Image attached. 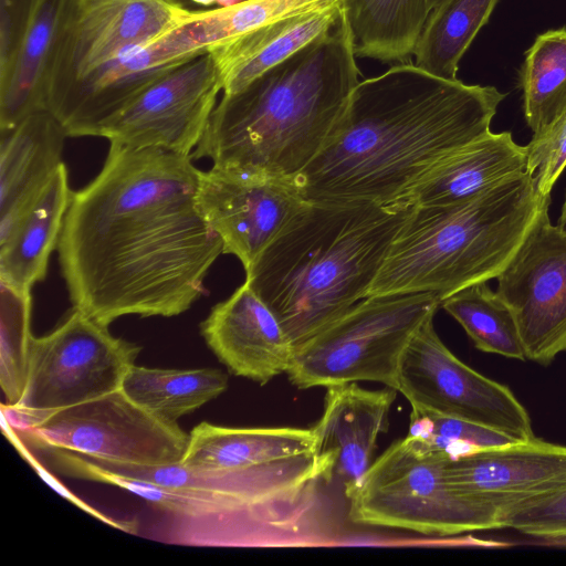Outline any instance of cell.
Returning a JSON list of instances; mask_svg holds the SVG:
<instances>
[{
  "mask_svg": "<svg viewBox=\"0 0 566 566\" xmlns=\"http://www.w3.org/2000/svg\"><path fill=\"white\" fill-rule=\"evenodd\" d=\"M200 334L231 374L260 385L287 373L294 355L280 322L245 282L210 310Z\"/></svg>",
  "mask_w": 566,
  "mask_h": 566,
  "instance_id": "obj_16",
  "label": "cell"
},
{
  "mask_svg": "<svg viewBox=\"0 0 566 566\" xmlns=\"http://www.w3.org/2000/svg\"><path fill=\"white\" fill-rule=\"evenodd\" d=\"M200 172L191 155L109 143L74 191L56 248L74 308L109 326L178 316L206 293L223 245L197 205Z\"/></svg>",
  "mask_w": 566,
  "mask_h": 566,
  "instance_id": "obj_1",
  "label": "cell"
},
{
  "mask_svg": "<svg viewBox=\"0 0 566 566\" xmlns=\"http://www.w3.org/2000/svg\"><path fill=\"white\" fill-rule=\"evenodd\" d=\"M496 279L526 359L551 364L566 350V232L551 223L548 209Z\"/></svg>",
  "mask_w": 566,
  "mask_h": 566,
  "instance_id": "obj_13",
  "label": "cell"
},
{
  "mask_svg": "<svg viewBox=\"0 0 566 566\" xmlns=\"http://www.w3.org/2000/svg\"><path fill=\"white\" fill-rule=\"evenodd\" d=\"M360 75L342 10L327 33L222 94L191 156L224 171L296 180L332 137Z\"/></svg>",
  "mask_w": 566,
  "mask_h": 566,
  "instance_id": "obj_3",
  "label": "cell"
},
{
  "mask_svg": "<svg viewBox=\"0 0 566 566\" xmlns=\"http://www.w3.org/2000/svg\"><path fill=\"white\" fill-rule=\"evenodd\" d=\"M336 0H247L201 15H186L169 32L181 56L188 57L255 30L279 18Z\"/></svg>",
  "mask_w": 566,
  "mask_h": 566,
  "instance_id": "obj_28",
  "label": "cell"
},
{
  "mask_svg": "<svg viewBox=\"0 0 566 566\" xmlns=\"http://www.w3.org/2000/svg\"><path fill=\"white\" fill-rule=\"evenodd\" d=\"M169 0H67L48 87V105L103 63L185 22Z\"/></svg>",
  "mask_w": 566,
  "mask_h": 566,
  "instance_id": "obj_12",
  "label": "cell"
},
{
  "mask_svg": "<svg viewBox=\"0 0 566 566\" xmlns=\"http://www.w3.org/2000/svg\"><path fill=\"white\" fill-rule=\"evenodd\" d=\"M0 385L2 406L21 400L28 379L31 339V292H19L0 282Z\"/></svg>",
  "mask_w": 566,
  "mask_h": 566,
  "instance_id": "obj_31",
  "label": "cell"
},
{
  "mask_svg": "<svg viewBox=\"0 0 566 566\" xmlns=\"http://www.w3.org/2000/svg\"><path fill=\"white\" fill-rule=\"evenodd\" d=\"M41 0H0V77L10 70Z\"/></svg>",
  "mask_w": 566,
  "mask_h": 566,
  "instance_id": "obj_35",
  "label": "cell"
},
{
  "mask_svg": "<svg viewBox=\"0 0 566 566\" xmlns=\"http://www.w3.org/2000/svg\"><path fill=\"white\" fill-rule=\"evenodd\" d=\"M313 436L312 428H229L203 421L190 431L180 463L205 469L252 465L279 457Z\"/></svg>",
  "mask_w": 566,
  "mask_h": 566,
  "instance_id": "obj_25",
  "label": "cell"
},
{
  "mask_svg": "<svg viewBox=\"0 0 566 566\" xmlns=\"http://www.w3.org/2000/svg\"><path fill=\"white\" fill-rule=\"evenodd\" d=\"M67 0H41L8 73L0 77V132L48 108L51 66Z\"/></svg>",
  "mask_w": 566,
  "mask_h": 566,
  "instance_id": "obj_23",
  "label": "cell"
},
{
  "mask_svg": "<svg viewBox=\"0 0 566 566\" xmlns=\"http://www.w3.org/2000/svg\"><path fill=\"white\" fill-rule=\"evenodd\" d=\"M142 347L114 336L80 310L30 345L28 379L18 405H1L13 430H27L46 415L122 388Z\"/></svg>",
  "mask_w": 566,
  "mask_h": 566,
  "instance_id": "obj_8",
  "label": "cell"
},
{
  "mask_svg": "<svg viewBox=\"0 0 566 566\" xmlns=\"http://www.w3.org/2000/svg\"><path fill=\"white\" fill-rule=\"evenodd\" d=\"M549 205L525 171L462 203L413 206L368 296L433 293L442 302L496 279Z\"/></svg>",
  "mask_w": 566,
  "mask_h": 566,
  "instance_id": "obj_5",
  "label": "cell"
},
{
  "mask_svg": "<svg viewBox=\"0 0 566 566\" xmlns=\"http://www.w3.org/2000/svg\"><path fill=\"white\" fill-rule=\"evenodd\" d=\"M557 227L566 232V196H565V201L562 207V212H560V217L557 222Z\"/></svg>",
  "mask_w": 566,
  "mask_h": 566,
  "instance_id": "obj_38",
  "label": "cell"
},
{
  "mask_svg": "<svg viewBox=\"0 0 566 566\" xmlns=\"http://www.w3.org/2000/svg\"><path fill=\"white\" fill-rule=\"evenodd\" d=\"M439 306L433 293L367 296L296 348L286 374L301 389L375 381L397 390L402 354Z\"/></svg>",
  "mask_w": 566,
  "mask_h": 566,
  "instance_id": "obj_7",
  "label": "cell"
},
{
  "mask_svg": "<svg viewBox=\"0 0 566 566\" xmlns=\"http://www.w3.org/2000/svg\"><path fill=\"white\" fill-rule=\"evenodd\" d=\"M342 15V0L292 13L213 46L222 94L239 92L255 77L327 33Z\"/></svg>",
  "mask_w": 566,
  "mask_h": 566,
  "instance_id": "obj_21",
  "label": "cell"
},
{
  "mask_svg": "<svg viewBox=\"0 0 566 566\" xmlns=\"http://www.w3.org/2000/svg\"><path fill=\"white\" fill-rule=\"evenodd\" d=\"M505 94L413 63L359 81L335 132L297 176L311 203H390L439 161L484 136Z\"/></svg>",
  "mask_w": 566,
  "mask_h": 566,
  "instance_id": "obj_2",
  "label": "cell"
},
{
  "mask_svg": "<svg viewBox=\"0 0 566 566\" xmlns=\"http://www.w3.org/2000/svg\"><path fill=\"white\" fill-rule=\"evenodd\" d=\"M185 15H201L229 8L247 0H169Z\"/></svg>",
  "mask_w": 566,
  "mask_h": 566,
  "instance_id": "obj_36",
  "label": "cell"
},
{
  "mask_svg": "<svg viewBox=\"0 0 566 566\" xmlns=\"http://www.w3.org/2000/svg\"><path fill=\"white\" fill-rule=\"evenodd\" d=\"M413 209L390 203H311L245 270L294 350L368 296Z\"/></svg>",
  "mask_w": 566,
  "mask_h": 566,
  "instance_id": "obj_4",
  "label": "cell"
},
{
  "mask_svg": "<svg viewBox=\"0 0 566 566\" xmlns=\"http://www.w3.org/2000/svg\"><path fill=\"white\" fill-rule=\"evenodd\" d=\"M228 388V376L216 368L161 369L133 365L122 390L136 403L171 422H178L216 399Z\"/></svg>",
  "mask_w": 566,
  "mask_h": 566,
  "instance_id": "obj_26",
  "label": "cell"
},
{
  "mask_svg": "<svg viewBox=\"0 0 566 566\" xmlns=\"http://www.w3.org/2000/svg\"><path fill=\"white\" fill-rule=\"evenodd\" d=\"M222 92L209 51L166 70L102 130L101 137L133 148L191 155Z\"/></svg>",
  "mask_w": 566,
  "mask_h": 566,
  "instance_id": "obj_11",
  "label": "cell"
},
{
  "mask_svg": "<svg viewBox=\"0 0 566 566\" xmlns=\"http://www.w3.org/2000/svg\"><path fill=\"white\" fill-rule=\"evenodd\" d=\"M526 172L541 196H551L566 167V115L525 146Z\"/></svg>",
  "mask_w": 566,
  "mask_h": 566,
  "instance_id": "obj_34",
  "label": "cell"
},
{
  "mask_svg": "<svg viewBox=\"0 0 566 566\" xmlns=\"http://www.w3.org/2000/svg\"><path fill=\"white\" fill-rule=\"evenodd\" d=\"M499 0H444L433 9L413 50V64L457 80L459 62Z\"/></svg>",
  "mask_w": 566,
  "mask_h": 566,
  "instance_id": "obj_27",
  "label": "cell"
},
{
  "mask_svg": "<svg viewBox=\"0 0 566 566\" xmlns=\"http://www.w3.org/2000/svg\"><path fill=\"white\" fill-rule=\"evenodd\" d=\"M356 56L403 62L431 12L429 0H342Z\"/></svg>",
  "mask_w": 566,
  "mask_h": 566,
  "instance_id": "obj_24",
  "label": "cell"
},
{
  "mask_svg": "<svg viewBox=\"0 0 566 566\" xmlns=\"http://www.w3.org/2000/svg\"><path fill=\"white\" fill-rule=\"evenodd\" d=\"M524 116L533 136L566 115V28L536 36L520 71Z\"/></svg>",
  "mask_w": 566,
  "mask_h": 566,
  "instance_id": "obj_29",
  "label": "cell"
},
{
  "mask_svg": "<svg viewBox=\"0 0 566 566\" xmlns=\"http://www.w3.org/2000/svg\"><path fill=\"white\" fill-rule=\"evenodd\" d=\"M452 455L505 446L516 440L491 428L411 408L409 433Z\"/></svg>",
  "mask_w": 566,
  "mask_h": 566,
  "instance_id": "obj_32",
  "label": "cell"
},
{
  "mask_svg": "<svg viewBox=\"0 0 566 566\" xmlns=\"http://www.w3.org/2000/svg\"><path fill=\"white\" fill-rule=\"evenodd\" d=\"M444 449L408 434L367 471L349 501L357 524L449 536L502 528L497 510L460 492L449 480Z\"/></svg>",
  "mask_w": 566,
  "mask_h": 566,
  "instance_id": "obj_6",
  "label": "cell"
},
{
  "mask_svg": "<svg viewBox=\"0 0 566 566\" xmlns=\"http://www.w3.org/2000/svg\"><path fill=\"white\" fill-rule=\"evenodd\" d=\"M25 446L42 444L93 460L156 467L182 461L189 433L132 400L122 389L46 415L13 430Z\"/></svg>",
  "mask_w": 566,
  "mask_h": 566,
  "instance_id": "obj_9",
  "label": "cell"
},
{
  "mask_svg": "<svg viewBox=\"0 0 566 566\" xmlns=\"http://www.w3.org/2000/svg\"><path fill=\"white\" fill-rule=\"evenodd\" d=\"M73 193L62 163L32 209L0 243V282L19 292H31L45 279Z\"/></svg>",
  "mask_w": 566,
  "mask_h": 566,
  "instance_id": "obj_22",
  "label": "cell"
},
{
  "mask_svg": "<svg viewBox=\"0 0 566 566\" xmlns=\"http://www.w3.org/2000/svg\"><path fill=\"white\" fill-rule=\"evenodd\" d=\"M482 352L524 360L516 319L506 303L486 282L467 286L441 302Z\"/></svg>",
  "mask_w": 566,
  "mask_h": 566,
  "instance_id": "obj_30",
  "label": "cell"
},
{
  "mask_svg": "<svg viewBox=\"0 0 566 566\" xmlns=\"http://www.w3.org/2000/svg\"><path fill=\"white\" fill-rule=\"evenodd\" d=\"M323 415L312 427L317 452L327 459L350 499L373 464L380 433L388 429L396 389L367 390L357 382L326 387Z\"/></svg>",
  "mask_w": 566,
  "mask_h": 566,
  "instance_id": "obj_18",
  "label": "cell"
},
{
  "mask_svg": "<svg viewBox=\"0 0 566 566\" xmlns=\"http://www.w3.org/2000/svg\"><path fill=\"white\" fill-rule=\"evenodd\" d=\"M526 164L525 146L510 132H489L439 161L401 200L421 207L462 203L525 172Z\"/></svg>",
  "mask_w": 566,
  "mask_h": 566,
  "instance_id": "obj_20",
  "label": "cell"
},
{
  "mask_svg": "<svg viewBox=\"0 0 566 566\" xmlns=\"http://www.w3.org/2000/svg\"><path fill=\"white\" fill-rule=\"evenodd\" d=\"M412 409L474 422L513 440L534 438L532 420L512 390L461 361L428 319L405 349L398 387Z\"/></svg>",
  "mask_w": 566,
  "mask_h": 566,
  "instance_id": "obj_10",
  "label": "cell"
},
{
  "mask_svg": "<svg viewBox=\"0 0 566 566\" xmlns=\"http://www.w3.org/2000/svg\"><path fill=\"white\" fill-rule=\"evenodd\" d=\"M66 137L48 108L1 132L0 243L13 233L63 163Z\"/></svg>",
  "mask_w": 566,
  "mask_h": 566,
  "instance_id": "obj_19",
  "label": "cell"
},
{
  "mask_svg": "<svg viewBox=\"0 0 566 566\" xmlns=\"http://www.w3.org/2000/svg\"><path fill=\"white\" fill-rule=\"evenodd\" d=\"M178 63L168 57L157 39L97 66L51 102L48 109L69 137H101L103 128L143 90Z\"/></svg>",
  "mask_w": 566,
  "mask_h": 566,
  "instance_id": "obj_17",
  "label": "cell"
},
{
  "mask_svg": "<svg viewBox=\"0 0 566 566\" xmlns=\"http://www.w3.org/2000/svg\"><path fill=\"white\" fill-rule=\"evenodd\" d=\"M541 544L547 546L566 547V537L555 539H542Z\"/></svg>",
  "mask_w": 566,
  "mask_h": 566,
  "instance_id": "obj_37",
  "label": "cell"
},
{
  "mask_svg": "<svg viewBox=\"0 0 566 566\" xmlns=\"http://www.w3.org/2000/svg\"><path fill=\"white\" fill-rule=\"evenodd\" d=\"M501 525L541 539L566 537V488L509 509Z\"/></svg>",
  "mask_w": 566,
  "mask_h": 566,
  "instance_id": "obj_33",
  "label": "cell"
},
{
  "mask_svg": "<svg viewBox=\"0 0 566 566\" xmlns=\"http://www.w3.org/2000/svg\"><path fill=\"white\" fill-rule=\"evenodd\" d=\"M450 482L501 515L566 488V446L539 438L450 455Z\"/></svg>",
  "mask_w": 566,
  "mask_h": 566,
  "instance_id": "obj_15",
  "label": "cell"
},
{
  "mask_svg": "<svg viewBox=\"0 0 566 566\" xmlns=\"http://www.w3.org/2000/svg\"><path fill=\"white\" fill-rule=\"evenodd\" d=\"M444 0H429L431 11L439 7Z\"/></svg>",
  "mask_w": 566,
  "mask_h": 566,
  "instance_id": "obj_39",
  "label": "cell"
},
{
  "mask_svg": "<svg viewBox=\"0 0 566 566\" xmlns=\"http://www.w3.org/2000/svg\"><path fill=\"white\" fill-rule=\"evenodd\" d=\"M307 203L295 179L213 167L200 172L198 208L223 253L239 259L244 271Z\"/></svg>",
  "mask_w": 566,
  "mask_h": 566,
  "instance_id": "obj_14",
  "label": "cell"
}]
</instances>
